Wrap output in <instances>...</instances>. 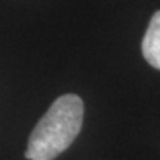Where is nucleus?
Segmentation results:
<instances>
[{
    "label": "nucleus",
    "mask_w": 160,
    "mask_h": 160,
    "mask_svg": "<svg viewBox=\"0 0 160 160\" xmlns=\"http://www.w3.org/2000/svg\"><path fill=\"white\" fill-rule=\"evenodd\" d=\"M83 101L77 95H62L39 120L28 139V160H53L68 148L83 123Z\"/></svg>",
    "instance_id": "obj_1"
},
{
    "label": "nucleus",
    "mask_w": 160,
    "mask_h": 160,
    "mask_svg": "<svg viewBox=\"0 0 160 160\" xmlns=\"http://www.w3.org/2000/svg\"><path fill=\"white\" fill-rule=\"evenodd\" d=\"M142 55L151 67L160 70V11L150 19L147 33L142 39Z\"/></svg>",
    "instance_id": "obj_2"
}]
</instances>
